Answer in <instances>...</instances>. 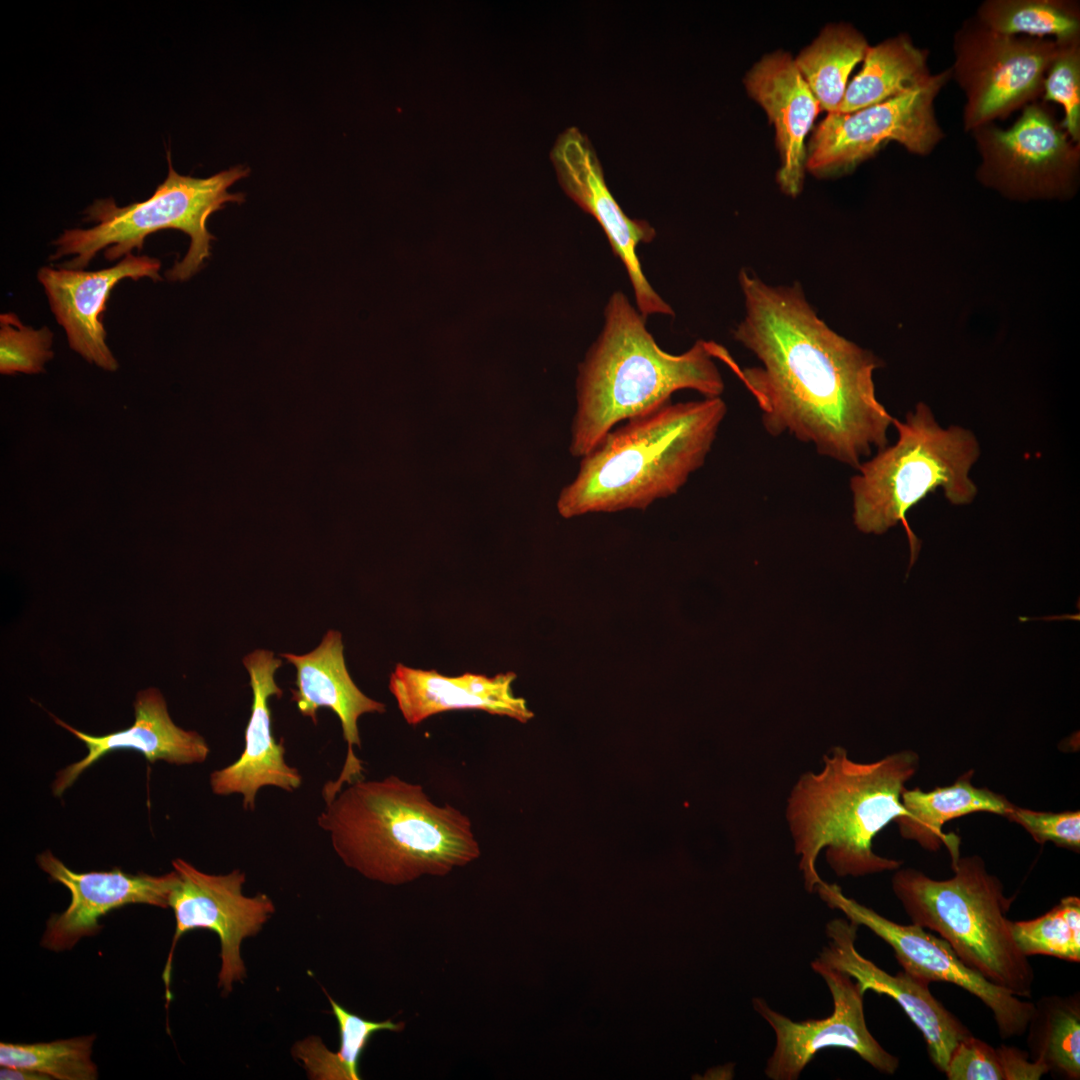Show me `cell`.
I'll return each instance as SVG.
<instances>
[{"instance_id":"cell-5","label":"cell","mask_w":1080,"mask_h":1080,"mask_svg":"<svg viewBox=\"0 0 1080 1080\" xmlns=\"http://www.w3.org/2000/svg\"><path fill=\"white\" fill-rule=\"evenodd\" d=\"M726 413L721 397L669 401L614 427L581 458L559 494V514L645 510L677 494L704 465Z\"/></svg>"},{"instance_id":"cell-21","label":"cell","mask_w":1080,"mask_h":1080,"mask_svg":"<svg viewBox=\"0 0 1080 1080\" xmlns=\"http://www.w3.org/2000/svg\"><path fill=\"white\" fill-rule=\"evenodd\" d=\"M748 95L765 111L775 129L780 156L776 181L781 191L797 197L806 173V138L821 111L818 101L787 51L764 54L746 72Z\"/></svg>"},{"instance_id":"cell-17","label":"cell","mask_w":1080,"mask_h":1080,"mask_svg":"<svg viewBox=\"0 0 1080 1080\" xmlns=\"http://www.w3.org/2000/svg\"><path fill=\"white\" fill-rule=\"evenodd\" d=\"M50 878L64 885L71 893L67 909L47 921L41 945L60 952L73 948L86 936L100 930L99 919L112 910L127 904H148L169 907V897L178 874H129L115 867L110 871L75 872L49 850L36 859Z\"/></svg>"},{"instance_id":"cell-22","label":"cell","mask_w":1080,"mask_h":1080,"mask_svg":"<svg viewBox=\"0 0 1080 1080\" xmlns=\"http://www.w3.org/2000/svg\"><path fill=\"white\" fill-rule=\"evenodd\" d=\"M516 677L514 672L492 677L466 672L451 677L398 663L390 674L389 690L404 720L413 726L452 710H481L527 722L533 713L513 693Z\"/></svg>"},{"instance_id":"cell-33","label":"cell","mask_w":1080,"mask_h":1080,"mask_svg":"<svg viewBox=\"0 0 1080 1080\" xmlns=\"http://www.w3.org/2000/svg\"><path fill=\"white\" fill-rule=\"evenodd\" d=\"M53 333L46 326L34 329L24 325L14 313L0 315V372L38 374L54 356Z\"/></svg>"},{"instance_id":"cell-10","label":"cell","mask_w":1080,"mask_h":1080,"mask_svg":"<svg viewBox=\"0 0 1080 1080\" xmlns=\"http://www.w3.org/2000/svg\"><path fill=\"white\" fill-rule=\"evenodd\" d=\"M951 69L906 94L852 113H829L806 144V171L817 178L842 176L895 141L909 152L929 154L943 138L934 100Z\"/></svg>"},{"instance_id":"cell-6","label":"cell","mask_w":1080,"mask_h":1080,"mask_svg":"<svg viewBox=\"0 0 1080 1080\" xmlns=\"http://www.w3.org/2000/svg\"><path fill=\"white\" fill-rule=\"evenodd\" d=\"M892 425L896 442L863 461L850 479L853 520L859 531L876 535L902 523L912 564L920 543L908 525L907 512L937 489L952 505L972 503L978 489L969 473L980 457V445L969 429L942 427L923 402L904 420L894 417Z\"/></svg>"},{"instance_id":"cell-19","label":"cell","mask_w":1080,"mask_h":1080,"mask_svg":"<svg viewBox=\"0 0 1080 1080\" xmlns=\"http://www.w3.org/2000/svg\"><path fill=\"white\" fill-rule=\"evenodd\" d=\"M344 646L339 631L329 630L321 643L311 652L281 656L296 668L295 688L291 700L298 711L318 722V710L329 708L340 720L347 743V755L341 773L327 782L322 791L324 801L334 797L344 786L363 777V763L354 747H361L359 718L367 713L382 714L386 705L365 695L352 680L344 659Z\"/></svg>"},{"instance_id":"cell-4","label":"cell","mask_w":1080,"mask_h":1080,"mask_svg":"<svg viewBox=\"0 0 1080 1080\" xmlns=\"http://www.w3.org/2000/svg\"><path fill=\"white\" fill-rule=\"evenodd\" d=\"M717 347L698 340L681 354L664 351L628 297L612 293L603 327L578 366L572 456L582 458L617 424L671 401L677 391L721 397L725 384L714 362Z\"/></svg>"},{"instance_id":"cell-16","label":"cell","mask_w":1080,"mask_h":1080,"mask_svg":"<svg viewBox=\"0 0 1080 1080\" xmlns=\"http://www.w3.org/2000/svg\"><path fill=\"white\" fill-rule=\"evenodd\" d=\"M858 927L848 919L830 920L828 941L814 961L850 976L863 994L892 998L922 1033L934 1066L944 1072L954 1048L971 1032L933 996L929 982L903 969L892 975L862 956L855 947Z\"/></svg>"},{"instance_id":"cell-15","label":"cell","mask_w":1080,"mask_h":1080,"mask_svg":"<svg viewBox=\"0 0 1080 1080\" xmlns=\"http://www.w3.org/2000/svg\"><path fill=\"white\" fill-rule=\"evenodd\" d=\"M551 159L563 189L602 227L628 274L638 311L646 319L655 314L673 315L672 307L647 280L637 256L638 245L650 243L656 231L649 222L630 218L621 209L606 185L587 136L576 127L568 128L556 140Z\"/></svg>"},{"instance_id":"cell-9","label":"cell","mask_w":1080,"mask_h":1080,"mask_svg":"<svg viewBox=\"0 0 1080 1080\" xmlns=\"http://www.w3.org/2000/svg\"><path fill=\"white\" fill-rule=\"evenodd\" d=\"M1058 48L1055 40L1003 35L978 21L959 29L950 69L966 98L965 130L1004 119L1035 102Z\"/></svg>"},{"instance_id":"cell-27","label":"cell","mask_w":1080,"mask_h":1080,"mask_svg":"<svg viewBox=\"0 0 1080 1080\" xmlns=\"http://www.w3.org/2000/svg\"><path fill=\"white\" fill-rule=\"evenodd\" d=\"M339 1029L340 1045L331 1052L318 1036H308L292 1047V1056L312 1080H360V1059L374 1034L400 1032L404 1022L374 1021L358 1016L327 994Z\"/></svg>"},{"instance_id":"cell-14","label":"cell","mask_w":1080,"mask_h":1080,"mask_svg":"<svg viewBox=\"0 0 1080 1080\" xmlns=\"http://www.w3.org/2000/svg\"><path fill=\"white\" fill-rule=\"evenodd\" d=\"M811 968L828 986L833 1000L831 1014L821 1019L794 1021L773 1010L764 999L752 1000L754 1010L772 1027L776 1043L765 1074L772 1080H796L814 1056L829 1047L856 1053L874 1069L892 1075L899 1059L886 1051L866 1024L863 996L847 974L811 962Z\"/></svg>"},{"instance_id":"cell-30","label":"cell","mask_w":1080,"mask_h":1080,"mask_svg":"<svg viewBox=\"0 0 1080 1080\" xmlns=\"http://www.w3.org/2000/svg\"><path fill=\"white\" fill-rule=\"evenodd\" d=\"M95 1035L52 1042L0 1043V1066L24 1068L58 1080H95L92 1060Z\"/></svg>"},{"instance_id":"cell-31","label":"cell","mask_w":1080,"mask_h":1080,"mask_svg":"<svg viewBox=\"0 0 1080 1080\" xmlns=\"http://www.w3.org/2000/svg\"><path fill=\"white\" fill-rule=\"evenodd\" d=\"M944 1073L948 1080H1038L1048 1070L1026 1051L995 1048L971 1034L954 1048Z\"/></svg>"},{"instance_id":"cell-35","label":"cell","mask_w":1080,"mask_h":1080,"mask_svg":"<svg viewBox=\"0 0 1080 1080\" xmlns=\"http://www.w3.org/2000/svg\"><path fill=\"white\" fill-rule=\"evenodd\" d=\"M1005 818L1023 827L1039 844L1052 842L1075 852L1080 850L1079 811L1054 813L1013 805Z\"/></svg>"},{"instance_id":"cell-32","label":"cell","mask_w":1080,"mask_h":1080,"mask_svg":"<svg viewBox=\"0 0 1080 1080\" xmlns=\"http://www.w3.org/2000/svg\"><path fill=\"white\" fill-rule=\"evenodd\" d=\"M1012 933L1021 952L1080 962V899L1067 896L1045 914L1012 921Z\"/></svg>"},{"instance_id":"cell-12","label":"cell","mask_w":1080,"mask_h":1080,"mask_svg":"<svg viewBox=\"0 0 1080 1080\" xmlns=\"http://www.w3.org/2000/svg\"><path fill=\"white\" fill-rule=\"evenodd\" d=\"M172 865L178 879L169 897L175 933L162 974L167 1002L171 1000L169 985L177 942L185 933L199 928L210 930L219 938L218 987L229 993L235 982L246 977L241 957L243 940L262 930L274 914L275 905L265 893L243 894L246 874L239 869L227 874H208L180 858L173 860Z\"/></svg>"},{"instance_id":"cell-18","label":"cell","mask_w":1080,"mask_h":1080,"mask_svg":"<svg viewBox=\"0 0 1080 1080\" xmlns=\"http://www.w3.org/2000/svg\"><path fill=\"white\" fill-rule=\"evenodd\" d=\"M161 262L146 255H126L112 267L97 271L44 266L37 272L51 311L64 328L69 346L85 360L107 370L118 362L106 344L102 314L111 290L123 279L161 280Z\"/></svg>"},{"instance_id":"cell-20","label":"cell","mask_w":1080,"mask_h":1080,"mask_svg":"<svg viewBox=\"0 0 1080 1080\" xmlns=\"http://www.w3.org/2000/svg\"><path fill=\"white\" fill-rule=\"evenodd\" d=\"M250 677L252 705L245 729V745L232 764L210 775L214 794L242 796L244 810L254 811L258 791L272 786L293 792L302 785V775L285 759L283 739L277 742L272 733L271 697L282 696L275 673L282 665L272 651L256 649L243 658Z\"/></svg>"},{"instance_id":"cell-26","label":"cell","mask_w":1080,"mask_h":1080,"mask_svg":"<svg viewBox=\"0 0 1080 1080\" xmlns=\"http://www.w3.org/2000/svg\"><path fill=\"white\" fill-rule=\"evenodd\" d=\"M869 46L865 36L850 23H829L794 57L821 111L836 112L849 75Z\"/></svg>"},{"instance_id":"cell-36","label":"cell","mask_w":1080,"mask_h":1080,"mask_svg":"<svg viewBox=\"0 0 1080 1080\" xmlns=\"http://www.w3.org/2000/svg\"><path fill=\"white\" fill-rule=\"evenodd\" d=\"M1 1080H47L50 1077L24 1068L1 1066Z\"/></svg>"},{"instance_id":"cell-7","label":"cell","mask_w":1080,"mask_h":1080,"mask_svg":"<svg viewBox=\"0 0 1080 1080\" xmlns=\"http://www.w3.org/2000/svg\"><path fill=\"white\" fill-rule=\"evenodd\" d=\"M952 870V877L936 880L900 867L892 890L911 922L936 932L966 966L1018 997H1030L1034 969L1007 918L1013 898L978 855L960 856Z\"/></svg>"},{"instance_id":"cell-34","label":"cell","mask_w":1080,"mask_h":1080,"mask_svg":"<svg viewBox=\"0 0 1080 1080\" xmlns=\"http://www.w3.org/2000/svg\"><path fill=\"white\" fill-rule=\"evenodd\" d=\"M1043 101L1064 109L1062 128L1069 138L1080 142V40L1059 43L1043 83Z\"/></svg>"},{"instance_id":"cell-8","label":"cell","mask_w":1080,"mask_h":1080,"mask_svg":"<svg viewBox=\"0 0 1080 1080\" xmlns=\"http://www.w3.org/2000/svg\"><path fill=\"white\" fill-rule=\"evenodd\" d=\"M167 160V178L147 200L124 207L117 206L113 198L96 200L84 212L85 220L96 225L64 230L53 242L56 250L49 259L75 255L63 267L83 269L102 249L105 258L114 261L133 249L141 250L148 235L176 229L190 237V246L165 275L171 281H185L195 275L209 258L214 240L207 229L208 218L227 203L244 202V194L230 193L228 189L247 177L250 169L238 165L207 178H196L175 171L169 150Z\"/></svg>"},{"instance_id":"cell-25","label":"cell","mask_w":1080,"mask_h":1080,"mask_svg":"<svg viewBox=\"0 0 1080 1080\" xmlns=\"http://www.w3.org/2000/svg\"><path fill=\"white\" fill-rule=\"evenodd\" d=\"M859 73L834 113H852L911 92L930 81L927 52L899 34L869 46Z\"/></svg>"},{"instance_id":"cell-11","label":"cell","mask_w":1080,"mask_h":1080,"mask_svg":"<svg viewBox=\"0 0 1080 1080\" xmlns=\"http://www.w3.org/2000/svg\"><path fill=\"white\" fill-rule=\"evenodd\" d=\"M982 158V182L1013 197L1067 194L1078 172L1079 143L1073 142L1044 103L1033 102L1008 129L993 123L971 131Z\"/></svg>"},{"instance_id":"cell-2","label":"cell","mask_w":1080,"mask_h":1080,"mask_svg":"<svg viewBox=\"0 0 1080 1080\" xmlns=\"http://www.w3.org/2000/svg\"><path fill=\"white\" fill-rule=\"evenodd\" d=\"M317 823L348 868L386 885L446 876L481 854L468 816L394 775L344 786Z\"/></svg>"},{"instance_id":"cell-24","label":"cell","mask_w":1080,"mask_h":1080,"mask_svg":"<svg viewBox=\"0 0 1080 1080\" xmlns=\"http://www.w3.org/2000/svg\"><path fill=\"white\" fill-rule=\"evenodd\" d=\"M973 774V770H968L953 784L931 791L905 788L901 801L906 814L894 821L900 835L930 852H936L944 845L948 849L951 865H954L960 857V840L953 834H945L942 830L944 824L976 812L1005 817L1014 805L1002 794L986 787H976L972 783Z\"/></svg>"},{"instance_id":"cell-13","label":"cell","mask_w":1080,"mask_h":1080,"mask_svg":"<svg viewBox=\"0 0 1080 1080\" xmlns=\"http://www.w3.org/2000/svg\"><path fill=\"white\" fill-rule=\"evenodd\" d=\"M831 909L865 926L894 951L903 970L931 982H947L977 997L992 1012L1002 1039L1025 1034L1034 1003L1021 1000L966 966L942 938L913 923L903 925L845 896L836 884L822 881L815 889Z\"/></svg>"},{"instance_id":"cell-29","label":"cell","mask_w":1080,"mask_h":1080,"mask_svg":"<svg viewBox=\"0 0 1080 1080\" xmlns=\"http://www.w3.org/2000/svg\"><path fill=\"white\" fill-rule=\"evenodd\" d=\"M977 21L1003 35L1053 36L1058 43L1080 40L1079 8L1069 1L988 0L980 5Z\"/></svg>"},{"instance_id":"cell-28","label":"cell","mask_w":1080,"mask_h":1080,"mask_svg":"<svg viewBox=\"0 0 1080 1080\" xmlns=\"http://www.w3.org/2000/svg\"><path fill=\"white\" fill-rule=\"evenodd\" d=\"M1029 1056L1061 1079L1080 1078V998L1043 996L1027 1025Z\"/></svg>"},{"instance_id":"cell-23","label":"cell","mask_w":1080,"mask_h":1080,"mask_svg":"<svg viewBox=\"0 0 1080 1080\" xmlns=\"http://www.w3.org/2000/svg\"><path fill=\"white\" fill-rule=\"evenodd\" d=\"M134 712L133 725L101 736L84 733L52 715L58 725L82 741L88 750L83 759L57 773L52 785L55 796H61L88 767L114 750H136L151 763L164 760L170 764L185 765L202 763L207 759L210 750L205 739L196 731L175 725L159 690L148 688L140 691L134 702Z\"/></svg>"},{"instance_id":"cell-3","label":"cell","mask_w":1080,"mask_h":1080,"mask_svg":"<svg viewBox=\"0 0 1080 1080\" xmlns=\"http://www.w3.org/2000/svg\"><path fill=\"white\" fill-rule=\"evenodd\" d=\"M919 765V755L912 750L864 763L836 746L823 756L819 772L808 771L798 778L785 814L807 892H814L823 881L816 869L823 849L839 877L902 866L900 860L876 854L872 842L890 822L906 814L901 794Z\"/></svg>"},{"instance_id":"cell-1","label":"cell","mask_w":1080,"mask_h":1080,"mask_svg":"<svg viewBox=\"0 0 1080 1080\" xmlns=\"http://www.w3.org/2000/svg\"><path fill=\"white\" fill-rule=\"evenodd\" d=\"M738 280L744 316L733 336L760 364L739 368L724 348L719 358L752 394L768 434L857 469L888 445L893 426L875 393L881 361L830 328L798 283L771 285L746 269Z\"/></svg>"}]
</instances>
